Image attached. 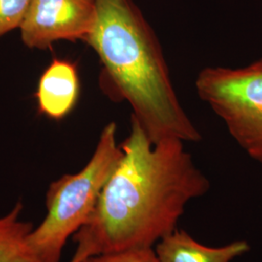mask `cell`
Returning <instances> with one entry per match:
<instances>
[{"mask_svg": "<svg viewBox=\"0 0 262 262\" xmlns=\"http://www.w3.org/2000/svg\"><path fill=\"white\" fill-rule=\"evenodd\" d=\"M96 17V0H31L20 26L23 42L46 49L59 40L85 41Z\"/></svg>", "mask_w": 262, "mask_h": 262, "instance_id": "5", "label": "cell"}, {"mask_svg": "<svg viewBox=\"0 0 262 262\" xmlns=\"http://www.w3.org/2000/svg\"><path fill=\"white\" fill-rule=\"evenodd\" d=\"M85 42L152 144L202 139L179 101L158 37L132 0H96V17Z\"/></svg>", "mask_w": 262, "mask_h": 262, "instance_id": "2", "label": "cell"}, {"mask_svg": "<svg viewBox=\"0 0 262 262\" xmlns=\"http://www.w3.org/2000/svg\"><path fill=\"white\" fill-rule=\"evenodd\" d=\"M80 91L75 66L63 59H54L38 84V105L40 112L52 119L66 117L75 106Z\"/></svg>", "mask_w": 262, "mask_h": 262, "instance_id": "6", "label": "cell"}, {"mask_svg": "<svg viewBox=\"0 0 262 262\" xmlns=\"http://www.w3.org/2000/svg\"><path fill=\"white\" fill-rule=\"evenodd\" d=\"M158 262H231L250 250L246 241H235L222 247L199 243L185 230L175 229L156 244Z\"/></svg>", "mask_w": 262, "mask_h": 262, "instance_id": "7", "label": "cell"}, {"mask_svg": "<svg viewBox=\"0 0 262 262\" xmlns=\"http://www.w3.org/2000/svg\"><path fill=\"white\" fill-rule=\"evenodd\" d=\"M83 261V259L82 258H80V257H78L77 255H73V257H72V259L70 260V262H82Z\"/></svg>", "mask_w": 262, "mask_h": 262, "instance_id": "11", "label": "cell"}, {"mask_svg": "<svg viewBox=\"0 0 262 262\" xmlns=\"http://www.w3.org/2000/svg\"><path fill=\"white\" fill-rule=\"evenodd\" d=\"M31 0H0V37L20 28Z\"/></svg>", "mask_w": 262, "mask_h": 262, "instance_id": "9", "label": "cell"}, {"mask_svg": "<svg viewBox=\"0 0 262 262\" xmlns=\"http://www.w3.org/2000/svg\"><path fill=\"white\" fill-rule=\"evenodd\" d=\"M82 262H158V258L154 248H136L95 254Z\"/></svg>", "mask_w": 262, "mask_h": 262, "instance_id": "10", "label": "cell"}, {"mask_svg": "<svg viewBox=\"0 0 262 262\" xmlns=\"http://www.w3.org/2000/svg\"><path fill=\"white\" fill-rule=\"evenodd\" d=\"M168 138L152 144L131 116L122 157L93 214L73 238L82 259L127 249L152 248L177 229L189 201L206 194L210 181L185 150Z\"/></svg>", "mask_w": 262, "mask_h": 262, "instance_id": "1", "label": "cell"}, {"mask_svg": "<svg viewBox=\"0 0 262 262\" xmlns=\"http://www.w3.org/2000/svg\"><path fill=\"white\" fill-rule=\"evenodd\" d=\"M195 89L237 144L262 163V58L237 68L206 67Z\"/></svg>", "mask_w": 262, "mask_h": 262, "instance_id": "4", "label": "cell"}, {"mask_svg": "<svg viewBox=\"0 0 262 262\" xmlns=\"http://www.w3.org/2000/svg\"><path fill=\"white\" fill-rule=\"evenodd\" d=\"M116 134V123H108L84 168L62 176L49 187L47 214L28 236V243L42 261H60L69 237H73L93 214L105 184L122 159Z\"/></svg>", "mask_w": 262, "mask_h": 262, "instance_id": "3", "label": "cell"}, {"mask_svg": "<svg viewBox=\"0 0 262 262\" xmlns=\"http://www.w3.org/2000/svg\"><path fill=\"white\" fill-rule=\"evenodd\" d=\"M23 211L24 204L19 201L0 216V262H43L28 243L34 225L20 220Z\"/></svg>", "mask_w": 262, "mask_h": 262, "instance_id": "8", "label": "cell"}]
</instances>
